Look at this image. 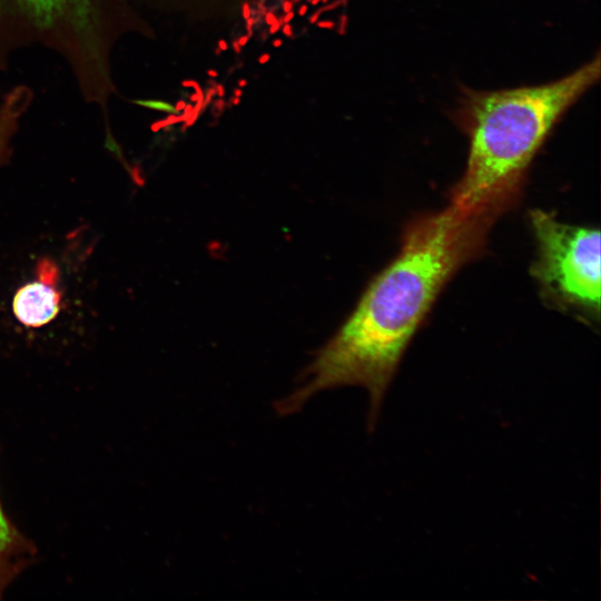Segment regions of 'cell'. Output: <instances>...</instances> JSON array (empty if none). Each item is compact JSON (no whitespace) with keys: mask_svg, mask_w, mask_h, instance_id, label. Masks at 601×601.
I'll return each mask as SVG.
<instances>
[{"mask_svg":"<svg viewBox=\"0 0 601 601\" xmlns=\"http://www.w3.org/2000/svg\"><path fill=\"white\" fill-rule=\"evenodd\" d=\"M228 46H227V42L225 40H219L218 41V49H220L221 51H225L227 50Z\"/></svg>","mask_w":601,"mask_h":601,"instance_id":"cell-19","label":"cell"},{"mask_svg":"<svg viewBox=\"0 0 601 601\" xmlns=\"http://www.w3.org/2000/svg\"><path fill=\"white\" fill-rule=\"evenodd\" d=\"M317 27L331 29L334 27V22L329 20H321V21H317Z\"/></svg>","mask_w":601,"mask_h":601,"instance_id":"cell-10","label":"cell"},{"mask_svg":"<svg viewBox=\"0 0 601 601\" xmlns=\"http://www.w3.org/2000/svg\"><path fill=\"white\" fill-rule=\"evenodd\" d=\"M237 83H238L239 87H245L247 81L245 79H240V80H238Z\"/></svg>","mask_w":601,"mask_h":601,"instance_id":"cell-24","label":"cell"},{"mask_svg":"<svg viewBox=\"0 0 601 601\" xmlns=\"http://www.w3.org/2000/svg\"><path fill=\"white\" fill-rule=\"evenodd\" d=\"M242 93H243V92H242L240 89H235V90H234V96H235V97H238V98H239V97L242 96Z\"/></svg>","mask_w":601,"mask_h":601,"instance_id":"cell-25","label":"cell"},{"mask_svg":"<svg viewBox=\"0 0 601 601\" xmlns=\"http://www.w3.org/2000/svg\"><path fill=\"white\" fill-rule=\"evenodd\" d=\"M138 105L148 107L150 109H155L165 114H169L171 116H178L181 114L176 106H173L171 104L167 101L161 100H138L136 101Z\"/></svg>","mask_w":601,"mask_h":601,"instance_id":"cell-7","label":"cell"},{"mask_svg":"<svg viewBox=\"0 0 601 601\" xmlns=\"http://www.w3.org/2000/svg\"><path fill=\"white\" fill-rule=\"evenodd\" d=\"M294 18V12L290 10L288 12H285V16L283 17L282 21L284 23H288Z\"/></svg>","mask_w":601,"mask_h":601,"instance_id":"cell-13","label":"cell"},{"mask_svg":"<svg viewBox=\"0 0 601 601\" xmlns=\"http://www.w3.org/2000/svg\"><path fill=\"white\" fill-rule=\"evenodd\" d=\"M293 9V2L289 0H284L283 2V11L288 12Z\"/></svg>","mask_w":601,"mask_h":601,"instance_id":"cell-12","label":"cell"},{"mask_svg":"<svg viewBox=\"0 0 601 601\" xmlns=\"http://www.w3.org/2000/svg\"><path fill=\"white\" fill-rule=\"evenodd\" d=\"M535 242L531 274L542 296L558 308L589 321L600 315V231L563 223L542 209L531 210Z\"/></svg>","mask_w":601,"mask_h":601,"instance_id":"cell-3","label":"cell"},{"mask_svg":"<svg viewBox=\"0 0 601 601\" xmlns=\"http://www.w3.org/2000/svg\"><path fill=\"white\" fill-rule=\"evenodd\" d=\"M33 555L32 543L11 523L0 504V599Z\"/></svg>","mask_w":601,"mask_h":601,"instance_id":"cell-5","label":"cell"},{"mask_svg":"<svg viewBox=\"0 0 601 601\" xmlns=\"http://www.w3.org/2000/svg\"><path fill=\"white\" fill-rule=\"evenodd\" d=\"M231 46H233V49H234V51H235L236 53H240L242 47L239 46V43H238L237 40H234L233 43H231Z\"/></svg>","mask_w":601,"mask_h":601,"instance_id":"cell-18","label":"cell"},{"mask_svg":"<svg viewBox=\"0 0 601 601\" xmlns=\"http://www.w3.org/2000/svg\"><path fill=\"white\" fill-rule=\"evenodd\" d=\"M249 36H242L237 41L240 47H245L248 42Z\"/></svg>","mask_w":601,"mask_h":601,"instance_id":"cell-16","label":"cell"},{"mask_svg":"<svg viewBox=\"0 0 601 601\" xmlns=\"http://www.w3.org/2000/svg\"><path fill=\"white\" fill-rule=\"evenodd\" d=\"M217 92H218L219 97H223V96H224V88H223L221 85H218V86H217Z\"/></svg>","mask_w":601,"mask_h":601,"instance_id":"cell-23","label":"cell"},{"mask_svg":"<svg viewBox=\"0 0 601 601\" xmlns=\"http://www.w3.org/2000/svg\"><path fill=\"white\" fill-rule=\"evenodd\" d=\"M269 59H270L269 53H263V55L259 56L258 62H259L260 65H264V63H266Z\"/></svg>","mask_w":601,"mask_h":601,"instance_id":"cell-15","label":"cell"},{"mask_svg":"<svg viewBox=\"0 0 601 601\" xmlns=\"http://www.w3.org/2000/svg\"><path fill=\"white\" fill-rule=\"evenodd\" d=\"M494 221L452 204L412 219L398 253L315 353L295 388L275 403L277 414L298 412L323 391L357 386L368 395L367 427L372 432L414 335L451 278L484 252Z\"/></svg>","mask_w":601,"mask_h":601,"instance_id":"cell-1","label":"cell"},{"mask_svg":"<svg viewBox=\"0 0 601 601\" xmlns=\"http://www.w3.org/2000/svg\"><path fill=\"white\" fill-rule=\"evenodd\" d=\"M21 110L8 100L0 101V166L6 162L11 151V141L18 131Z\"/></svg>","mask_w":601,"mask_h":601,"instance_id":"cell-6","label":"cell"},{"mask_svg":"<svg viewBox=\"0 0 601 601\" xmlns=\"http://www.w3.org/2000/svg\"><path fill=\"white\" fill-rule=\"evenodd\" d=\"M280 21H277L275 23H273L269 28V33H276L278 31V29L280 28Z\"/></svg>","mask_w":601,"mask_h":601,"instance_id":"cell-14","label":"cell"},{"mask_svg":"<svg viewBox=\"0 0 601 601\" xmlns=\"http://www.w3.org/2000/svg\"><path fill=\"white\" fill-rule=\"evenodd\" d=\"M185 107H186L185 101H178V104L176 105V108H177L179 111H181Z\"/></svg>","mask_w":601,"mask_h":601,"instance_id":"cell-21","label":"cell"},{"mask_svg":"<svg viewBox=\"0 0 601 601\" xmlns=\"http://www.w3.org/2000/svg\"><path fill=\"white\" fill-rule=\"evenodd\" d=\"M273 47L278 48L283 45V41L280 39H275L272 42Z\"/></svg>","mask_w":601,"mask_h":601,"instance_id":"cell-20","label":"cell"},{"mask_svg":"<svg viewBox=\"0 0 601 601\" xmlns=\"http://www.w3.org/2000/svg\"><path fill=\"white\" fill-rule=\"evenodd\" d=\"M243 17L246 20L250 17V7L248 3L243 4Z\"/></svg>","mask_w":601,"mask_h":601,"instance_id":"cell-11","label":"cell"},{"mask_svg":"<svg viewBox=\"0 0 601 601\" xmlns=\"http://www.w3.org/2000/svg\"><path fill=\"white\" fill-rule=\"evenodd\" d=\"M231 101H233L234 105H238L239 104V98L235 97Z\"/></svg>","mask_w":601,"mask_h":601,"instance_id":"cell-27","label":"cell"},{"mask_svg":"<svg viewBox=\"0 0 601 601\" xmlns=\"http://www.w3.org/2000/svg\"><path fill=\"white\" fill-rule=\"evenodd\" d=\"M307 10H308L307 4H302L298 9V14L303 17L307 13Z\"/></svg>","mask_w":601,"mask_h":601,"instance_id":"cell-17","label":"cell"},{"mask_svg":"<svg viewBox=\"0 0 601 601\" xmlns=\"http://www.w3.org/2000/svg\"><path fill=\"white\" fill-rule=\"evenodd\" d=\"M600 55L542 85L495 91L466 90L456 120L469 137L453 206L499 218L519 201L530 165L561 117L600 78Z\"/></svg>","mask_w":601,"mask_h":601,"instance_id":"cell-2","label":"cell"},{"mask_svg":"<svg viewBox=\"0 0 601 601\" xmlns=\"http://www.w3.org/2000/svg\"><path fill=\"white\" fill-rule=\"evenodd\" d=\"M295 1H299V0H295Z\"/></svg>","mask_w":601,"mask_h":601,"instance_id":"cell-28","label":"cell"},{"mask_svg":"<svg viewBox=\"0 0 601 601\" xmlns=\"http://www.w3.org/2000/svg\"><path fill=\"white\" fill-rule=\"evenodd\" d=\"M277 18L276 16L273 13V12H267L266 16H265V22L268 24V26H272L273 23L277 22Z\"/></svg>","mask_w":601,"mask_h":601,"instance_id":"cell-8","label":"cell"},{"mask_svg":"<svg viewBox=\"0 0 601 601\" xmlns=\"http://www.w3.org/2000/svg\"><path fill=\"white\" fill-rule=\"evenodd\" d=\"M282 32L284 36L286 37H292L293 36V28L292 26L288 23H284V26L282 27Z\"/></svg>","mask_w":601,"mask_h":601,"instance_id":"cell-9","label":"cell"},{"mask_svg":"<svg viewBox=\"0 0 601 601\" xmlns=\"http://www.w3.org/2000/svg\"><path fill=\"white\" fill-rule=\"evenodd\" d=\"M58 268L46 258L39 262L37 279L20 287L12 300L16 318L27 327H40L56 318L61 294L57 288Z\"/></svg>","mask_w":601,"mask_h":601,"instance_id":"cell-4","label":"cell"},{"mask_svg":"<svg viewBox=\"0 0 601 601\" xmlns=\"http://www.w3.org/2000/svg\"><path fill=\"white\" fill-rule=\"evenodd\" d=\"M207 73H208L210 77H213V78H215V77L218 76V72H217L216 70H214V69H209V70L207 71Z\"/></svg>","mask_w":601,"mask_h":601,"instance_id":"cell-22","label":"cell"},{"mask_svg":"<svg viewBox=\"0 0 601 601\" xmlns=\"http://www.w3.org/2000/svg\"><path fill=\"white\" fill-rule=\"evenodd\" d=\"M311 4L316 6L321 0H308Z\"/></svg>","mask_w":601,"mask_h":601,"instance_id":"cell-26","label":"cell"}]
</instances>
